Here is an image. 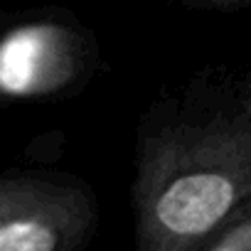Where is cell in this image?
<instances>
[{
  "instance_id": "6da1fadb",
  "label": "cell",
  "mask_w": 251,
  "mask_h": 251,
  "mask_svg": "<svg viewBox=\"0 0 251 251\" xmlns=\"http://www.w3.org/2000/svg\"><path fill=\"white\" fill-rule=\"evenodd\" d=\"M251 197V64L195 72L138 123L131 185L141 251H200Z\"/></svg>"
},
{
  "instance_id": "7a4b0ae2",
  "label": "cell",
  "mask_w": 251,
  "mask_h": 251,
  "mask_svg": "<svg viewBox=\"0 0 251 251\" xmlns=\"http://www.w3.org/2000/svg\"><path fill=\"white\" fill-rule=\"evenodd\" d=\"M91 187L62 170H10L0 180V249L76 251L96 234Z\"/></svg>"
},
{
  "instance_id": "3957f363",
  "label": "cell",
  "mask_w": 251,
  "mask_h": 251,
  "mask_svg": "<svg viewBox=\"0 0 251 251\" xmlns=\"http://www.w3.org/2000/svg\"><path fill=\"white\" fill-rule=\"evenodd\" d=\"M86 59L76 30L37 20L8 32L3 45L0 81L8 96H45L79 79Z\"/></svg>"
},
{
  "instance_id": "277c9868",
  "label": "cell",
  "mask_w": 251,
  "mask_h": 251,
  "mask_svg": "<svg viewBox=\"0 0 251 251\" xmlns=\"http://www.w3.org/2000/svg\"><path fill=\"white\" fill-rule=\"evenodd\" d=\"M200 251H251V197L214 229Z\"/></svg>"
},
{
  "instance_id": "5b68a950",
  "label": "cell",
  "mask_w": 251,
  "mask_h": 251,
  "mask_svg": "<svg viewBox=\"0 0 251 251\" xmlns=\"http://www.w3.org/2000/svg\"><path fill=\"white\" fill-rule=\"evenodd\" d=\"M212 5H239V3H251V0H207Z\"/></svg>"
}]
</instances>
